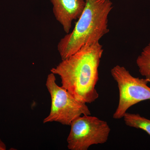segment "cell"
I'll list each match as a JSON object with an SVG mask.
<instances>
[{
    "mask_svg": "<svg viewBox=\"0 0 150 150\" xmlns=\"http://www.w3.org/2000/svg\"><path fill=\"white\" fill-rule=\"evenodd\" d=\"M127 126L141 129L150 136V120L142 117L139 114H133L126 112L123 117Z\"/></svg>",
    "mask_w": 150,
    "mask_h": 150,
    "instance_id": "7",
    "label": "cell"
},
{
    "mask_svg": "<svg viewBox=\"0 0 150 150\" xmlns=\"http://www.w3.org/2000/svg\"><path fill=\"white\" fill-rule=\"evenodd\" d=\"M55 18L67 34L73 21L79 18L86 6L85 0H50Z\"/></svg>",
    "mask_w": 150,
    "mask_h": 150,
    "instance_id": "6",
    "label": "cell"
},
{
    "mask_svg": "<svg viewBox=\"0 0 150 150\" xmlns=\"http://www.w3.org/2000/svg\"><path fill=\"white\" fill-rule=\"evenodd\" d=\"M137 64L140 74L150 82V43L138 56Z\"/></svg>",
    "mask_w": 150,
    "mask_h": 150,
    "instance_id": "8",
    "label": "cell"
},
{
    "mask_svg": "<svg viewBox=\"0 0 150 150\" xmlns=\"http://www.w3.org/2000/svg\"><path fill=\"white\" fill-rule=\"evenodd\" d=\"M111 75L118 84L119 98L113 118H123L131 106L144 100H150L149 82L147 79L133 76L124 67L116 65L111 69Z\"/></svg>",
    "mask_w": 150,
    "mask_h": 150,
    "instance_id": "4",
    "label": "cell"
},
{
    "mask_svg": "<svg viewBox=\"0 0 150 150\" xmlns=\"http://www.w3.org/2000/svg\"><path fill=\"white\" fill-rule=\"evenodd\" d=\"M83 12L74 29L61 38L57 49L62 60L86 45L97 43L109 31L108 17L112 10L110 0H85Z\"/></svg>",
    "mask_w": 150,
    "mask_h": 150,
    "instance_id": "2",
    "label": "cell"
},
{
    "mask_svg": "<svg viewBox=\"0 0 150 150\" xmlns=\"http://www.w3.org/2000/svg\"><path fill=\"white\" fill-rule=\"evenodd\" d=\"M99 42L86 45L52 68L51 73L60 76L62 86L76 99L91 103L99 97L96 89L98 69L103 54Z\"/></svg>",
    "mask_w": 150,
    "mask_h": 150,
    "instance_id": "1",
    "label": "cell"
},
{
    "mask_svg": "<svg viewBox=\"0 0 150 150\" xmlns=\"http://www.w3.org/2000/svg\"><path fill=\"white\" fill-rule=\"evenodd\" d=\"M70 126L67 142L71 150H87L92 145L104 144L110 131L107 122L91 115L79 116Z\"/></svg>",
    "mask_w": 150,
    "mask_h": 150,
    "instance_id": "5",
    "label": "cell"
},
{
    "mask_svg": "<svg viewBox=\"0 0 150 150\" xmlns=\"http://www.w3.org/2000/svg\"><path fill=\"white\" fill-rule=\"evenodd\" d=\"M46 85L51 97V110L44 118L43 123L57 122L62 125L70 126L76 118L82 115H91L86 103L79 101L66 89L56 83L55 74L48 75Z\"/></svg>",
    "mask_w": 150,
    "mask_h": 150,
    "instance_id": "3",
    "label": "cell"
},
{
    "mask_svg": "<svg viewBox=\"0 0 150 150\" xmlns=\"http://www.w3.org/2000/svg\"><path fill=\"white\" fill-rule=\"evenodd\" d=\"M6 150V146L4 142L0 139V150Z\"/></svg>",
    "mask_w": 150,
    "mask_h": 150,
    "instance_id": "9",
    "label": "cell"
}]
</instances>
